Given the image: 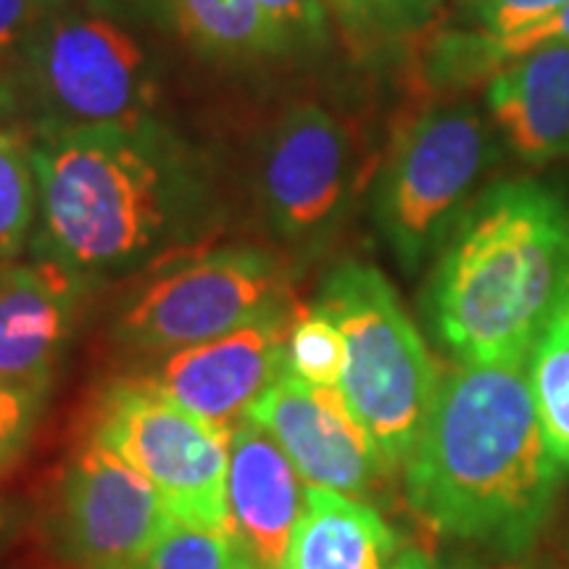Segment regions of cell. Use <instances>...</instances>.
Wrapping results in <instances>:
<instances>
[{"label":"cell","instance_id":"1","mask_svg":"<svg viewBox=\"0 0 569 569\" xmlns=\"http://www.w3.org/2000/svg\"><path fill=\"white\" fill-rule=\"evenodd\" d=\"M32 259L90 293L201 251L222 219L209 156L159 113L32 138Z\"/></svg>","mask_w":569,"mask_h":569},{"label":"cell","instance_id":"2","mask_svg":"<svg viewBox=\"0 0 569 569\" xmlns=\"http://www.w3.org/2000/svg\"><path fill=\"white\" fill-rule=\"evenodd\" d=\"M401 475L432 532L503 557L528 551L565 478L532 407L528 361L448 369Z\"/></svg>","mask_w":569,"mask_h":569},{"label":"cell","instance_id":"3","mask_svg":"<svg viewBox=\"0 0 569 569\" xmlns=\"http://www.w3.org/2000/svg\"><path fill=\"white\" fill-rule=\"evenodd\" d=\"M569 296V196L540 177L493 180L432 259L422 315L457 365L528 361Z\"/></svg>","mask_w":569,"mask_h":569},{"label":"cell","instance_id":"4","mask_svg":"<svg viewBox=\"0 0 569 569\" xmlns=\"http://www.w3.org/2000/svg\"><path fill=\"white\" fill-rule=\"evenodd\" d=\"M30 138L156 117L159 67L140 32L88 0H51L9 63Z\"/></svg>","mask_w":569,"mask_h":569},{"label":"cell","instance_id":"5","mask_svg":"<svg viewBox=\"0 0 569 569\" xmlns=\"http://www.w3.org/2000/svg\"><path fill=\"white\" fill-rule=\"evenodd\" d=\"M317 311L343 332L338 390L390 472H401L436 401L440 375L422 332L380 269L346 259L322 277Z\"/></svg>","mask_w":569,"mask_h":569},{"label":"cell","instance_id":"6","mask_svg":"<svg viewBox=\"0 0 569 569\" xmlns=\"http://www.w3.org/2000/svg\"><path fill=\"white\" fill-rule=\"evenodd\" d=\"M503 156L486 106L461 96L436 98L398 127L372 182V219L403 274L436 259Z\"/></svg>","mask_w":569,"mask_h":569},{"label":"cell","instance_id":"7","mask_svg":"<svg viewBox=\"0 0 569 569\" xmlns=\"http://www.w3.org/2000/svg\"><path fill=\"white\" fill-rule=\"evenodd\" d=\"M298 267L256 243L201 248L138 277L111 319V340L140 356H161L222 338L296 306Z\"/></svg>","mask_w":569,"mask_h":569},{"label":"cell","instance_id":"8","mask_svg":"<svg viewBox=\"0 0 569 569\" xmlns=\"http://www.w3.org/2000/svg\"><path fill=\"white\" fill-rule=\"evenodd\" d=\"M361 184L351 127L322 103L293 106L261 140L256 198L269 234L298 269L336 243Z\"/></svg>","mask_w":569,"mask_h":569},{"label":"cell","instance_id":"9","mask_svg":"<svg viewBox=\"0 0 569 569\" xmlns=\"http://www.w3.org/2000/svg\"><path fill=\"white\" fill-rule=\"evenodd\" d=\"M90 438L159 490L174 519L227 530L230 432L180 407L146 377H119L98 396Z\"/></svg>","mask_w":569,"mask_h":569},{"label":"cell","instance_id":"10","mask_svg":"<svg viewBox=\"0 0 569 569\" xmlns=\"http://www.w3.org/2000/svg\"><path fill=\"white\" fill-rule=\"evenodd\" d=\"M172 519L138 469L88 438L56 478L46 530L71 567L124 569L142 565Z\"/></svg>","mask_w":569,"mask_h":569},{"label":"cell","instance_id":"11","mask_svg":"<svg viewBox=\"0 0 569 569\" xmlns=\"http://www.w3.org/2000/svg\"><path fill=\"white\" fill-rule=\"evenodd\" d=\"M248 419L277 440L309 488L372 503L393 478L338 388L309 386L288 369Z\"/></svg>","mask_w":569,"mask_h":569},{"label":"cell","instance_id":"12","mask_svg":"<svg viewBox=\"0 0 569 569\" xmlns=\"http://www.w3.org/2000/svg\"><path fill=\"white\" fill-rule=\"evenodd\" d=\"M298 306L238 327L222 338L153 356L146 377L161 393L230 432L288 372V338Z\"/></svg>","mask_w":569,"mask_h":569},{"label":"cell","instance_id":"13","mask_svg":"<svg viewBox=\"0 0 569 569\" xmlns=\"http://www.w3.org/2000/svg\"><path fill=\"white\" fill-rule=\"evenodd\" d=\"M88 293L40 259L0 269V382L51 393Z\"/></svg>","mask_w":569,"mask_h":569},{"label":"cell","instance_id":"14","mask_svg":"<svg viewBox=\"0 0 569 569\" xmlns=\"http://www.w3.org/2000/svg\"><path fill=\"white\" fill-rule=\"evenodd\" d=\"M306 486L277 440L251 419L230 430L227 530L253 569H282L306 507Z\"/></svg>","mask_w":569,"mask_h":569},{"label":"cell","instance_id":"15","mask_svg":"<svg viewBox=\"0 0 569 569\" xmlns=\"http://www.w3.org/2000/svg\"><path fill=\"white\" fill-rule=\"evenodd\" d=\"M482 106L507 156L530 167L569 161V42L538 48L498 71Z\"/></svg>","mask_w":569,"mask_h":569},{"label":"cell","instance_id":"16","mask_svg":"<svg viewBox=\"0 0 569 569\" xmlns=\"http://www.w3.org/2000/svg\"><path fill=\"white\" fill-rule=\"evenodd\" d=\"M398 536L375 503L309 488L282 569H393Z\"/></svg>","mask_w":569,"mask_h":569},{"label":"cell","instance_id":"17","mask_svg":"<svg viewBox=\"0 0 569 569\" xmlns=\"http://www.w3.org/2000/svg\"><path fill=\"white\" fill-rule=\"evenodd\" d=\"M569 42V3L540 24L507 38H486L443 27L432 34L422 56V80L438 98L488 84L501 69L538 48Z\"/></svg>","mask_w":569,"mask_h":569},{"label":"cell","instance_id":"18","mask_svg":"<svg viewBox=\"0 0 569 569\" xmlns=\"http://www.w3.org/2000/svg\"><path fill=\"white\" fill-rule=\"evenodd\" d=\"M172 32L213 61L296 59L288 38L256 0H172Z\"/></svg>","mask_w":569,"mask_h":569},{"label":"cell","instance_id":"19","mask_svg":"<svg viewBox=\"0 0 569 569\" xmlns=\"http://www.w3.org/2000/svg\"><path fill=\"white\" fill-rule=\"evenodd\" d=\"M528 382L551 459L569 475V296L530 348Z\"/></svg>","mask_w":569,"mask_h":569},{"label":"cell","instance_id":"20","mask_svg":"<svg viewBox=\"0 0 569 569\" xmlns=\"http://www.w3.org/2000/svg\"><path fill=\"white\" fill-rule=\"evenodd\" d=\"M38 222V174L32 138L19 127H0V269L30 246Z\"/></svg>","mask_w":569,"mask_h":569},{"label":"cell","instance_id":"21","mask_svg":"<svg viewBox=\"0 0 569 569\" xmlns=\"http://www.w3.org/2000/svg\"><path fill=\"white\" fill-rule=\"evenodd\" d=\"M140 569H253L230 530L172 519Z\"/></svg>","mask_w":569,"mask_h":569},{"label":"cell","instance_id":"22","mask_svg":"<svg viewBox=\"0 0 569 569\" xmlns=\"http://www.w3.org/2000/svg\"><path fill=\"white\" fill-rule=\"evenodd\" d=\"M290 372L309 386L338 388L346 369L343 332L315 306L301 309L288 338Z\"/></svg>","mask_w":569,"mask_h":569},{"label":"cell","instance_id":"23","mask_svg":"<svg viewBox=\"0 0 569 569\" xmlns=\"http://www.w3.org/2000/svg\"><path fill=\"white\" fill-rule=\"evenodd\" d=\"M567 3L569 0H453L443 27L507 38L540 24Z\"/></svg>","mask_w":569,"mask_h":569},{"label":"cell","instance_id":"24","mask_svg":"<svg viewBox=\"0 0 569 569\" xmlns=\"http://www.w3.org/2000/svg\"><path fill=\"white\" fill-rule=\"evenodd\" d=\"M301 59H315L332 46V13L327 0H256Z\"/></svg>","mask_w":569,"mask_h":569},{"label":"cell","instance_id":"25","mask_svg":"<svg viewBox=\"0 0 569 569\" xmlns=\"http://www.w3.org/2000/svg\"><path fill=\"white\" fill-rule=\"evenodd\" d=\"M48 393L0 382V478L17 467L32 443Z\"/></svg>","mask_w":569,"mask_h":569},{"label":"cell","instance_id":"26","mask_svg":"<svg viewBox=\"0 0 569 569\" xmlns=\"http://www.w3.org/2000/svg\"><path fill=\"white\" fill-rule=\"evenodd\" d=\"M377 40H401L422 32L440 9V0H359Z\"/></svg>","mask_w":569,"mask_h":569},{"label":"cell","instance_id":"27","mask_svg":"<svg viewBox=\"0 0 569 569\" xmlns=\"http://www.w3.org/2000/svg\"><path fill=\"white\" fill-rule=\"evenodd\" d=\"M138 32H172V0H88Z\"/></svg>","mask_w":569,"mask_h":569},{"label":"cell","instance_id":"28","mask_svg":"<svg viewBox=\"0 0 569 569\" xmlns=\"http://www.w3.org/2000/svg\"><path fill=\"white\" fill-rule=\"evenodd\" d=\"M51 0H0V67L9 63Z\"/></svg>","mask_w":569,"mask_h":569},{"label":"cell","instance_id":"29","mask_svg":"<svg viewBox=\"0 0 569 569\" xmlns=\"http://www.w3.org/2000/svg\"><path fill=\"white\" fill-rule=\"evenodd\" d=\"M332 13H336L340 30H343L356 48H369L375 46V30L369 24L365 9H361L359 0H327Z\"/></svg>","mask_w":569,"mask_h":569},{"label":"cell","instance_id":"30","mask_svg":"<svg viewBox=\"0 0 569 569\" xmlns=\"http://www.w3.org/2000/svg\"><path fill=\"white\" fill-rule=\"evenodd\" d=\"M21 530V507L11 498L0 496V557L11 549L13 538Z\"/></svg>","mask_w":569,"mask_h":569},{"label":"cell","instance_id":"31","mask_svg":"<svg viewBox=\"0 0 569 569\" xmlns=\"http://www.w3.org/2000/svg\"><path fill=\"white\" fill-rule=\"evenodd\" d=\"M393 569H451L446 565H440L432 557H427V553L417 551V549H409V551H401L398 553Z\"/></svg>","mask_w":569,"mask_h":569},{"label":"cell","instance_id":"32","mask_svg":"<svg viewBox=\"0 0 569 569\" xmlns=\"http://www.w3.org/2000/svg\"><path fill=\"white\" fill-rule=\"evenodd\" d=\"M17 117V103H13V90L9 80V69L0 67V127Z\"/></svg>","mask_w":569,"mask_h":569},{"label":"cell","instance_id":"33","mask_svg":"<svg viewBox=\"0 0 569 569\" xmlns=\"http://www.w3.org/2000/svg\"><path fill=\"white\" fill-rule=\"evenodd\" d=\"M124 569H140V567H124Z\"/></svg>","mask_w":569,"mask_h":569}]
</instances>
